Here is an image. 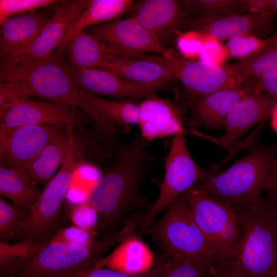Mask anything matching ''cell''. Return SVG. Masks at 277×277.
<instances>
[{
	"label": "cell",
	"mask_w": 277,
	"mask_h": 277,
	"mask_svg": "<svg viewBox=\"0 0 277 277\" xmlns=\"http://www.w3.org/2000/svg\"><path fill=\"white\" fill-rule=\"evenodd\" d=\"M141 134L116 147L113 165L90 189L87 201L97 211L99 227L108 230L135 211L148 209L141 186L144 175L158 160L147 149Z\"/></svg>",
	"instance_id": "obj_1"
},
{
	"label": "cell",
	"mask_w": 277,
	"mask_h": 277,
	"mask_svg": "<svg viewBox=\"0 0 277 277\" xmlns=\"http://www.w3.org/2000/svg\"><path fill=\"white\" fill-rule=\"evenodd\" d=\"M253 144L246 155L225 171L192 187L231 206L260 202L276 168L277 149Z\"/></svg>",
	"instance_id": "obj_2"
},
{
	"label": "cell",
	"mask_w": 277,
	"mask_h": 277,
	"mask_svg": "<svg viewBox=\"0 0 277 277\" xmlns=\"http://www.w3.org/2000/svg\"><path fill=\"white\" fill-rule=\"evenodd\" d=\"M242 235L233 262L244 277L277 276V211L262 199L255 204L232 206Z\"/></svg>",
	"instance_id": "obj_3"
},
{
	"label": "cell",
	"mask_w": 277,
	"mask_h": 277,
	"mask_svg": "<svg viewBox=\"0 0 277 277\" xmlns=\"http://www.w3.org/2000/svg\"><path fill=\"white\" fill-rule=\"evenodd\" d=\"M134 230L132 226L125 225L89 246L49 242L8 277H67L92 269L112 246L132 236Z\"/></svg>",
	"instance_id": "obj_4"
},
{
	"label": "cell",
	"mask_w": 277,
	"mask_h": 277,
	"mask_svg": "<svg viewBox=\"0 0 277 277\" xmlns=\"http://www.w3.org/2000/svg\"><path fill=\"white\" fill-rule=\"evenodd\" d=\"M170 257L192 256L211 265L217 258L197 225L184 192L166 207L162 217L144 231Z\"/></svg>",
	"instance_id": "obj_5"
},
{
	"label": "cell",
	"mask_w": 277,
	"mask_h": 277,
	"mask_svg": "<svg viewBox=\"0 0 277 277\" xmlns=\"http://www.w3.org/2000/svg\"><path fill=\"white\" fill-rule=\"evenodd\" d=\"M165 176L159 197L144 213L131 217L129 224L138 227L137 236L140 238L156 216L176 197L197 182L213 176L210 167L204 168L190 155L184 136V128L175 134L165 160Z\"/></svg>",
	"instance_id": "obj_6"
},
{
	"label": "cell",
	"mask_w": 277,
	"mask_h": 277,
	"mask_svg": "<svg viewBox=\"0 0 277 277\" xmlns=\"http://www.w3.org/2000/svg\"><path fill=\"white\" fill-rule=\"evenodd\" d=\"M184 194L197 225L216 256L233 263L242 235L234 208L192 187Z\"/></svg>",
	"instance_id": "obj_7"
},
{
	"label": "cell",
	"mask_w": 277,
	"mask_h": 277,
	"mask_svg": "<svg viewBox=\"0 0 277 277\" xmlns=\"http://www.w3.org/2000/svg\"><path fill=\"white\" fill-rule=\"evenodd\" d=\"M83 159L78 149L71 146L66 160L46 185L28 217L18 227L15 236L20 242L34 244L50 242L59 229L57 225L64 199Z\"/></svg>",
	"instance_id": "obj_8"
},
{
	"label": "cell",
	"mask_w": 277,
	"mask_h": 277,
	"mask_svg": "<svg viewBox=\"0 0 277 277\" xmlns=\"http://www.w3.org/2000/svg\"><path fill=\"white\" fill-rule=\"evenodd\" d=\"M63 53L64 51L56 49L27 70L0 76L1 82L20 84L31 95L49 102L82 108L78 98L80 90Z\"/></svg>",
	"instance_id": "obj_9"
},
{
	"label": "cell",
	"mask_w": 277,
	"mask_h": 277,
	"mask_svg": "<svg viewBox=\"0 0 277 277\" xmlns=\"http://www.w3.org/2000/svg\"><path fill=\"white\" fill-rule=\"evenodd\" d=\"M88 0H57L48 8L53 15L24 52L1 60L0 76L27 70L57 48L77 23Z\"/></svg>",
	"instance_id": "obj_10"
},
{
	"label": "cell",
	"mask_w": 277,
	"mask_h": 277,
	"mask_svg": "<svg viewBox=\"0 0 277 277\" xmlns=\"http://www.w3.org/2000/svg\"><path fill=\"white\" fill-rule=\"evenodd\" d=\"M183 84L189 94L196 97L227 88L241 87L237 75L229 65L216 66L200 60H190L175 52L169 58L153 56Z\"/></svg>",
	"instance_id": "obj_11"
},
{
	"label": "cell",
	"mask_w": 277,
	"mask_h": 277,
	"mask_svg": "<svg viewBox=\"0 0 277 277\" xmlns=\"http://www.w3.org/2000/svg\"><path fill=\"white\" fill-rule=\"evenodd\" d=\"M63 126L25 125L0 132L2 164L27 175L33 161Z\"/></svg>",
	"instance_id": "obj_12"
},
{
	"label": "cell",
	"mask_w": 277,
	"mask_h": 277,
	"mask_svg": "<svg viewBox=\"0 0 277 277\" xmlns=\"http://www.w3.org/2000/svg\"><path fill=\"white\" fill-rule=\"evenodd\" d=\"M277 104V97L265 92H250L243 96L227 115L221 137H213L191 129L190 133L204 138L230 151L253 126L267 117Z\"/></svg>",
	"instance_id": "obj_13"
},
{
	"label": "cell",
	"mask_w": 277,
	"mask_h": 277,
	"mask_svg": "<svg viewBox=\"0 0 277 277\" xmlns=\"http://www.w3.org/2000/svg\"><path fill=\"white\" fill-rule=\"evenodd\" d=\"M84 30L102 43L127 53L155 52L167 58L175 53L162 46L152 32L129 17L102 23Z\"/></svg>",
	"instance_id": "obj_14"
},
{
	"label": "cell",
	"mask_w": 277,
	"mask_h": 277,
	"mask_svg": "<svg viewBox=\"0 0 277 277\" xmlns=\"http://www.w3.org/2000/svg\"><path fill=\"white\" fill-rule=\"evenodd\" d=\"M72 78L80 90L96 95L120 100L146 98L164 88L171 79L145 83L130 81L96 68L71 70Z\"/></svg>",
	"instance_id": "obj_15"
},
{
	"label": "cell",
	"mask_w": 277,
	"mask_h": 277,
	"mask_svg": "<svg viewBox=\"0 0 277 277\" xmlns=\"http://www.w3.org/2000/svg\"><path fill=\"white\" fill-rule=\"evenodd\" d=\"M135 19L152 32L164 47L179 34L186 14L174 0H141L134 2L128 11Z\"/></svg>",
	"instance_id": "obj_16"
},
{
	"label": "cell",
	"mask_w": 277,
	"mask_h": 277,
	"mask_svg": "<svg viewBox=\"0 0 277 277\" xmlns=\"http://www.w3.org/2000/svg\"><path fill=\"white\" fill-rule=\"evenodd\" d=\"M74 107L49 101L22 102L0 116V132L25 125H74Z\"/></svg>",
	"instance_id": "obj_17"
},
{
	"label": "cell",
	"mask_w": 277,
	"mask_h": 277,
	"mask_svg": "<svg viewBox=\"0 0 277 277\" xmlns=\"http://www.w3.org/2000/svg\"><path fill=\"white\" fill-rule=\"evenodd\" d=\"M53 15L48 7L9 17L1 26V60L28 49Z\"/></svg>",
	"instance_id": "obj_18"
},
{
	"label": "cell",
	"mask_w": 277,
	"mask_h": 277,
	"mask_svg": "<svg viewBox=\"0 0 277 277\" xmlns=\"http://www.w3.org/2000/svg\"><path fill=\"white\" fill-rule=\"evenodd\" d=\"M137 126L141 135L148 142L174 135L183 129L177 109L169 101L155 94L138 104Z\"/></svg>",
	"instance_id": "obj_19"
},
{
	"label": "cell",
	"mask_w": 277,
	"mask_h": 277,
	"mask_svg": "<svg viewBox=\"0 0 277 277\" xmlns=\"http://www.w3.org/2000/svg\"><path fill=\"white\" fill-rule=\"evenodd\" d=\"M84 109L104 131H117V127L137 125L138 104L127 100H111L80 90Z\"/></svg>",
	"instance_id": "obj_20"
},
{
	"label": "cell",
	"mask_w": 277,
	"mask_h": 277,
	"mask_svg": "<svg viewBox=\"0 0 277 277\" xmlns=\"http://www.w3.org/2000/svg\"><path fill=\"white\" fill-rule=\"evenodd\" d=\"M250 92L241 86L220 90L193 99L190 104V126L224 127L228 113Z\"/></svg>",
	"instance_id": "obj_21"
},
{
	"label": "cell",
	"mask_w": 277,
	"mask_h": 277,
	"mask_svg": "<svg viewBox=\"0 0 277 277\" xmlns=\"http://www.w3.org/2000/svg\"><path fill=\"white\" fill-rule=\"evenodd\" d=\"M271 16L257 13L221 17L203 16L192 20L190 24L193 30L224 41L251 33L253 31L267 30L270 27Z\"/></svg>",
	"instance_id": "obj_22"
},
{
	"label": "cell",
	"mask_w": 277,
	"mask_h": 277,
	"mask_svg": "<svg viewBox=\"0 0 277 277\" xmlns=\"http://www.w3.org/2000/svg\"><path fill=\"white\" fill-rule=\"evenodd\" d=\"M64 50L71 70L97 68L118 56L132 54L103 44L85 30L73 35L67 43Z\"/></svg>",
	"instance_id": "obj_23"
},
{
	"label": "cell",
	"mask_w": 277,
	"mask_h": 277,
	"mask_svg": "<svg viewBox=\"0 0 277 277\" xmlns=\"http://www.w3.org/2000/svg\"><path fill=\"white\" fill-rule=\"evenodd\" d=\"M74 125H63L31 164L27 176L36 184H47L68 156Z\"/></svg>",
	"instance_id": "obj_24"
},
{
	"label": "cell",
	"mask_w": 277,
	"mask_h": 277,
	"mask_svg": "<svg viewBox=\"0 0 277 277\" xmlns=\"http://www.w3.org/2000/svg\"><path fill=\"white\" fill-rule=\"evenodd\" d=\"M96 69L139 83H149L165 78H173L163 65L153 59V55L145 54L121 55Z\"/></svg>",
	"instance_id": "obj_25"
},
{
	"label": "cell",
	"mask_w": 277,
	"mask_h": 277,
	"mask_svg": "<svg viewBox=\"0 0 277 277\" xmlns=\"http://www.w3.org/2000/svg\"><path fill=\"white\" fill-rule=\"evenodd\" d=\"M154 260L152 251L135 234L120 243L96 267H106L124 273L136 274L150 269Z\"/></svg>",
	"instance_id": "obj_26"
},
{
	"label": "cell",
	"mask_w": 277,
	"mask_h": 277,
	"mask_svg": "<svg viewBox=\"0 0 277 277\" xmlns=\"http://www.w3.org/2000/svg\"><path fill=\"white\" fill-rule=\"evenodd\" d=\"M42 191L27 175L2 164L0 194L18 208L29 212Z\"/></svg>",
	"instance_id": "obj_27"
},
{
	"label": "cell",
	"mask_w": 277,
	"mask_h": 277,
	"mask_svg": "<svg viewBox=\"0 0 277 277\" xmlns=\"http://www.w3.org/2000/svg\"><path fill=\"white\" fill-rule=\"evenodd\" d=\"M133 3L132 0H89L77 23L56 49L64 51L69 39L82 30L116 20L128 11Z\"/></svg>",
	"instance_id": "obj_28"
},
{
	"label": "cell",
	"mask_w": 277,
	"mask_h": 277,
	"mask_svg": "<svg viewBox=\"0 0 277 277\" xmlns=\"http://www.w3.org/2000/svg\"><path fill=\"white\" fill-rule=\"evenodd\" d=\"M49 242L34 244L27 241L0 242V277H8L21 268Z\"/></svg>",
	"instance_id": "obj_29"
},
{
	"label": "cell",
	"mask_w": 277,
	"mask_h": 277,
	"mask_svg": "<svg viewBox=\"0 0 277 277\" xmlns=\"http://www.w3.org/2000/svg\"><path fill=\"white\" fill-rule=\"evenodd\" d=\"M229 65L238 76L241 85L248 76L277 72V44L267 42L265 47L256 54Z\"/></svg>",
	"instance_id": "obj_30"
},
{
	"label": "cell",
	"mask_w": 277,
	"mask_h": 277,
	"mask_svg": "<svg viewBox=\"0 0 277 277\" xmlns=\"http://www.w3.org/2000/svg\"><path fill=\"white\" fill-rule=\"evenodd\" d=\"M210 266L194 257L173 256L168 259L157 277H210Z\"/></svg>",
	"instance_id": "obj_31"
},
{
	"label": "cell",
	"mask_w": 277,
	"mask_h": 277,
	"mask_svg": "<svg viewBox=\"0 0 277 277\" xmlns=\"http://www.w3.org/2000/svg\"><path fill=\"white\" fill-rule=\"evenodd\" d=\"M30 213L23 210L0 198V239L1 242L9 243L16 236L18 227L28 217Z\"/></svg>",
	"instance_id": "obj_32"
},
{
	"label": "cell",
	"mask_w": 277,
	"mask_h": 277,
	"mask_svg": "<svg viewBox=\"0 0 277 277\" xmlns=\"http://www.w3.org/2000/svg\"><path fill=\"white\" fill-rule=\"evenodd\" d=\"M266 44V40L249 33L229 39L225 47L228 56L242 61L258 53Z\"/></svg>",
	"instance_id": "obj_33"
},
{
	"label": "cell",
	"mask_w": 277,
	"mask_h": 277,
	"mask_svg": "<svg viewBox=\"0 0 277 277\" xmlns=\"http://www.w3.org/2000/svg\"><path fill=\"white\" fill-rule=\"evenodd\" d=\"M56 0H0V24L13 15L34 12L48 7Z\"/></svg>",
	"instance_id": "obj_34"
},
{
	"label": "cell",
	"mask_w": 277,
	"mask_h": 277,
	"mask_svg": "<svg viewBox=\"0 0 277 277\" xmlns=\"http://www.w3.org/2000/svg\"><path fill=\"white\" fill-rule=\"evenodd\" d=\"M31 96L29 91L20 84L1 82L0 116L15 105L29 101Z\"/></svg>",
	"instance_id": "obj_35"
},
{
	"label": "cell",
	"mask_w": 277,
	"mask_h": 277,
	"mask_svg": "<svg viewBox=\"0 0 277 277\" xmlns=\"http://www.w3.org/2000/svg\"><path fill=\"white\" fill-rule=\"evenodd\" d=\"M69 217L73 224L95 232L96 227L98 224L99 214L87 199L72 208Z\"/></svg>",
	"instance_id": "obj_36"
},
{
	"label": "cell",
	"mask_w": 277,
	"mask_h": 277,
	"mask_svg": "<svg viewBox=\"0 0 277 277\" xmlns=\"http://www.w3.org/2000/svg\"><path fill=\"white\" fill-rule=\"evenodd\" d=\"M95 232L82 229L73 224L69 227L59 228L49 242H61L89 246L95 241Z\"/></svg>",
	"instance_id": "obj_37"
},
{
	"label": "cell",
	"mask_w": 277,
	"mask_h": 277,
	"mask_svg": "<svg viewBox=\"0 0 277 277\" xmlns=\"http://www.w3.org/2000/svg\"><path fill=\"white\" fill-rule=\"evenodd\" d=\"M205 38V35L193 30L180 34L176 41L180 54L190 60L199 57Z\"/></svg>",
	"instance_id": "obj_38"
},
{
	"label": "cell",
	"mask_w": 277,
	"mask_h": 277,
	"mask_svg": "<svg viewBox=\"0 0 277 277\" xmlns=\"http://www.w3.org/2000/svg\"><path fill=\"white\" fill-rule=\"evenodd\" d=\"M228 56H229L225 46L216 38L206 35L204 45L199 56L200 60L222 67L224 66L223 64Z\"/></svg>",
	"instance_id": "obj_39"
},
{
	"label": "cell",
	"mask_w": 277,
	"mask_h": 277,
	"mask_svg": "<svg viewBox=\"0 0 277 277\" xmlns=\"http://www.w3.org/2000/svg\"><path fill=\"white\" fill-rule=\"evenodd\" d=\"M241 86L250 92H265L277 97V72L259 76H248Z\"/></svg>",
	"instance_id": "obj_40"
},
{
	"label": "cell",
	"mask_w": 277,
	"mask_h": 277,
	"mask_svg": "<svg viewBox=\"0 0 277 277\" xmlns=\"http://www.w3.org/2000/svg\"><path fill=\"white\" fill-rule=\"evenodd\" d=\"M188 6L196 8L204 14L205 17H213L214 14L230 11L233 10L243 1L237 0H197L183 1Z\"/></svg>",
	"instance_id": "obj_41"
},
{
	"label": "cell",
	"mask_w": 277,
	"mask_h": 277,
	"mask_svg": "<svg viewBox=\"0 0 277 277\" xmlns=\"http://www.w3.org/2000/svg\"><path fill=\"white\" fill-rule=\"evenodd\" d=\"M210 277H244L232 262L217 258L210 266Z\"/></svg>",
	"instance_id": "obj_42"
},
{
	"label": "cell",
	"mask_w": 277,
	"mask_h": 277,
	"mask_svg": "<svg viewBox=\"0 0 277 277\" xmlns=\"http://www.w3.org/2000/svg\"><path fill=\"white\" fill-rule=\"evenodd\" d=\"M244 6L251 11L272 15L273 12L272 1L270 0H246L243 1Z\"/></svg>",
	"instance_id": "obj_43"
},
{
	"label": "cell",
	"mask_w": 277,
	"mask_h": 277,
	"mask_svg": "<svg viewBox=\"0 0 277 277\" xmlns=\"http://www.w3.org/2000/svg\"><path fill=\"white\" fill-rule=\"evenodd\" d=\"M265 191L268 195L270 203L277 211V181L273 176Z\"/></svg>",
	"instance_id": "obj_44"
},
{
	"label": "cell",
	"mask_w": 277,
	"mask_h": 277,
	"mask_svg": "<svg viewBox=\"0 0 277 277\" xmlns=\"http://www.w3.org/2000/svg\"><path fill=\"white\" fill-rule=\"evenodd\" d=\"M270 115L271 126L277 132V104L273 108Z\"/></svg>",
	"instance_id": "obj_45"
},
{
	"label": "cell",
	"mask_w": 277,
	"mask_h": 277,
	"mask_svg": "<svg viewBox=\"0 0 277 277\" xmlns=\"http://www.w3.org/2000/svg\"><path fill=\"white\" fill-rule=\"evenodd\" d=\"M266 42L269 43H273L277 44V32L273 35L271 37L266 39Z\"/></svg>",
	"instance_id": "obj_46"
},
{
	"label": "cell",
	"mask_w": 277,
	"mask_h": 277,
	"mask_svg": "<svg viewBox=\"0 0 277 277\" xmlns=\"http://www.w3.org/2000/svg\"><path fill=\"white\" fill-rule=\"evenodd\" d=\"M272 6L273 12L277 16V0L272 1Z\"/></svg>",
	"instance_id": "obj_47"
},
{
	"label": "cell",
	"mask_w": 277,
	"mask_h": 277,
	"mask_svg": "<svg viewBox=\"0 0 277 277\" xmlns=\"http://www.w3.org/2000/svg\"><path fill=\"white\" fill-rule=\"evenodd\" d=\"M275 277H277V276H276Z\"/></svg>",
	"instance_id": "obj_48"
}]
</instances>
